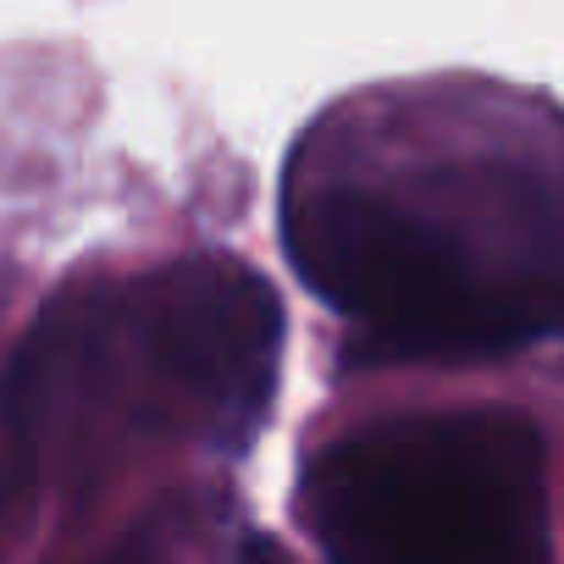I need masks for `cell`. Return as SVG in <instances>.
<instances>
[{"mask_svg":"<svg viewBox=\"0 0 564 564\" xmlns=\"http://www.w3.org/2000/svg\"><path fill=\"white\" fill-rule=\"evenodd\" d=\"M282 249L371 360H492L564 333V128L322 117Z\"/></svg>","mask_w":564,"mask_h":564,"instance_id":"cell-1","label":"cell"},{"mask_svg":"<svg viewBox=\"0 0 564 564\" xmlns=\"http://www.w3.org/2000/svg\"><path fill=\"white\" fill-rule=\"evenodd\" d=\"M282 366V305L232 254H183L56 294L0 371V514L40 476L144 448L243 454Z\"/></svg>","mask_w":564,"mask_h":564,"instance_id":"cell-2","label":"cell"},{"mask_svg":"<svg viewBox=\"0 0 564 564\" xmlns=\"http://www.w3.org/2000/svg\"><path fill=\"white\" fill-rule=\"evenodd\" d=\"M300 514L349 564H531L547 553V448L520 410L393 415L311 454Z\"/></svg>","mask_w":564,"mask_h":564,"instance_id":"cell-3","label":"cell"}]
</instances>
